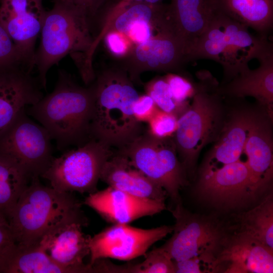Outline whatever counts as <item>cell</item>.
Here are the masks:
<instances>
[{"mask_svg":"<svg viewBox=\"0 0 273 273\" xmlns=\"http://www.w3.org/2000/svg\"><path fill=\"white\" fill-rule=\"evenodd\" d=\"M94 102L93 83L81 86L62 70L53 92L26 108V111L47 130L58 149L63 150L93 139L90 125Z\"/></svg>","mask_w":273,"mask_h":273,"instance_id":"cell-1","label":"cell"},{"mask_svg":"<svg viewBox=\"0 0 273 273\" xmlns=\"http://www.w3.org/2000/svg\"><path fill=\"white\" fill-rule=\"evenodd\" d=\"M40 42L34 57L38 81L46 89L49 69L70 55L85 85L94 82L93 67L95 38L87 22L72 10L54 3L46 11L40 31Z\"/></svg>","mask_w":273,"mask_h":273,"instance_id":"cell-2","label":"cell"},{"mask_svg":"<svg viewBox=\"0 0 273 273\" xmlns=\"http://www.w3.org/2000/svg\"><path fill=\"white\" fill-rule=\"evenodd\" d=\"M76 223L87 226L81 204L71 192L56 190L32 177L18 199L8 224L17 246L37 243L48 232Z\"/></svg>","mask_w":273,"mask_h":273,"instance_id":"cell-3","label":"cell"},{"mask_svg":"<svg viewBox=\"0 0 273 273\" xmlns=\"http://www.w3.org/2000/svg\"><path fill=\"white\" fill-rule=\"evenodd\" d=\"M93 84L92 137L112 148L121 149L145 131L132 112L133 104L140 95L120 66L102 71L96 76Z\"/></svg>","mask_w":273,"mask_h":273,"instance_id":"cell-4","label":"cell"},{"mask_svg":"<svg viewBox=\"0 0 273 273\" xmlns=\"http://www.w3.org/2000/svg\"><path fill=\"white\" fill-rule=\"evenodd\" d=\"M197 76V92L191 104L178 117L172 136L187 177L195 173L202 149L217 141L226 119L221 96L217 92L219 84L208 71L199 72Z\"/></svg>","mask_w":273,"mask_h":273,"instance_id":"cell-5","label":"cell"},{"mask_svg":"<svg viewBox=\"0 0 273 273\" xmlns=\"http://www.w3.org/2000/svg\"><path fill=\"white\" fill-rule=\"evenodd\" d=\"M175 219L173 234L161 247L175 261L193 257L215 262L234 230L214 215L194 214L182 205L175 204L170 210Z\"/></svg>","mask_w":273,"mask_h":273,"instance_id":"cell-6","label":"cell"},{"mask_svg":"<svg viewBox=\"0 0 273 273\" xmlns=\"http://www.w3.org/2000/svg\"><path fill=\"white\" fill-rule=\"evenodd\" d=\"M117 151L161 187L175 204L181 203L179 191L187 185L188 177L179 160L172 136L159 139L145 130Z\"/></svg>","mask_w":273,"mask_h":273,"instance_id":"cell-7","label":"cell"},{"mask_svg":"<svg viewBox=\"0 0 273 273\" xmlns=\"http://www.w3.org/2000/svg\"><path fill=\"white\" fill-rule=\"evenodd\" d=\"M107 144L92 139L84 145L53 157L41 176L54 189L90 194L97 187L103 167L114 154Z\"/></svg>","mask_w":273,"mask_h":273,"instance_id":"cell-8","label":"cell"},{"mask_svg":"<svg viewBox=\"0 0 273 273\" xmlns=\"http://www.w3.org/2000/svg\"><path fill=\"white\" fill-rule=\"evenodd\" d=\"M29 116L23 109L0 132V158L15 164L31 179L41 177L53 157L49 133Z\"/></svg>","mask_w":273,"mask_h":273,"instance_id":"cell-9","label":"cell"},{"mask_svg":"<svg viewBox=\"0 0 273 273\" xmlns=\"http://www.w3.org/2000/svg\"><path fill=\"white\" fill-rule=\"evenodd\" d=\"M195 191L203 202L226 211L245 208L259 198L247 161L241 160L218 168L200 170Z\"/></svg>","mask_w":273,"mask_h":273,"instance_id":"cell-10","label":"cell"},{"mask_svg":"<svg viewBox=\"0 0 273 273\" xmlns=\"http://www.w3.org/2000/svg\"><path fill=\"white\" fill-rule=\"evenodd\" d=\"M121 61L120 66L135 83H141L140 76L144 72L174 73L189 63L185 47L167 25L147 41L134 45Z\"/></svg>","mask_w":273,"mask_h":273,"instance_id":"cell-11","label":"cell"},{"mask_svg":"<svg viewBox=\"0 0 273 273\" xmlns=\"http://www.w3.org/2000/svg\"><path fill=\"white\" fill-rule=\"evenodd\" d=\"M173 230V225L143 229L128 224H113L90 236L88 264L102 259L129 260L144 255L151 246Z\"/></svg>","mask_w":273,"mask_h":273,"instance_id":"cell-12","label":"cell"},{"mask_svg":"<svg viewBox=\"0 0 273 273\" xmlns=\"http://www.w3.org/2000/svg\"><path fill=\"white\" fill-rule=\"evenodd\" d=\"M46 12L43 0H1L0 22L30 72L34 67L36 40Z\"/></svg>","mask_w":273,"mask_h":273,"instance_id":"cell-13","label":"cell"},{"mask_svg":"<svg viewBox=\"0 0 273 273\" xmlns=\"http://www.w3.org/2000/svg\"><path fill=\"white\" fill-rule=\"evenodd\" d=\"M271 118L265 108L254 110L244 148L252 185L259 198L270 188L273 178Z\"/></svg>","mask_w":273,"mask_h":273,"instance_id":"cell-14","label":"cell"},{"mask_svg":"<svg viewBox=\"0 0 273 273\" xmlns=\"http://www.w3.org/2000/svg\"><path fill=\"white\" fill-rule=\"evenodd\" d=\"M83 203L113 224H128L166 209L165 201L139 197L110 186L88 194Z\"/></svg>","mask_w":273,"mask_h":273,"instance_id":"cell-15","label":"cell"},{"mask_svg":"<svg viewBox=\"0 0 273 273\" xmlns=\"http://www.w3.org/2000/svg\"><path fill=\"white\" fill-rule=\"evenodd\" d=\"M272 272L273 249L235 229L215 262L214 272Z\"/></svg>","mask_w":273,"mask_h":273,"instance_id":"cell-16","label":"cell"},{"mask_svg":"<svg viewBox=\"0 0 273 273\" xmlns=\"http://www.w3.org/2000/svg\"><path fill=\"white\" fill-rule=\"evenodd\" d=\"M82 226L72 223L62 225L48 232L37 243L48 255L71 273L92 272L84 258L89 255L90 235H85Z\"/></svg>","mask_w":273,"mask_h":273,"instance_id":"cell-17","label":"cell"},{"mask_svg":"<svg viewBox=\"0 0 273 273\" xmlns=\"http://www.w3.org/2000/svg\"><path fill=\"white\" fill-rule=\"evenodd\" d=\"M259 66L250 69L244 67L228 82L219 85L221 96L239 99L254 98L272 115L273 106V47L266 50L257 59Z\"/></svg>","mask_w":273,"mask_h":273,"instance_id":"cell-18","label":"cell"},{"mask_svg":"<svg viewBox=\"0 0 273 273\" xmlns=\"http://www.w3.org/2000/svg\"><path fill=\"white\" fill-rule=\"evenodd\" d=\"M22 66L0 71V132L18 113L43 96L38 80Z\"/></svg>","mask_w":273,"mask_h":273,"instance_id":"cell-19","label":"cell"},{"mask_svg":"<svg viewBox=\"0 0 273 273\" xmlns=\"http://www.w3.org/2000/svg\"><path fill=\"white\" fill-rule=\"evenodd\" d=\"M167 23L186 48L206 31L219 12L216 0H170Z\"/></svg>","mask_w":273,"mask_h":273,"instance_id":"cell-20","label":"cell"},{"mask_svg":"<svg viewBox=\"0 0 273 273\" xmlns=\"http://www.w3.org/2000/svg\"><path fill=\"white\" fill-rule=\"evenodd\" d=\"M254 110H235L226 118L215 145L208 152L200 170L213 169L240 160Z\"/></svg>","mask_w":273,"mask_h":273,"instance_id":"cell-21","label":"cell"},{"mask_svg":"<svg viewBox=\"0 0 273 273\" xmlns=\"http://www.w3.org/2000/svg\"><path fill=\"white\" fill-rule=\"evenodd\" d=\"M100 179L109 186L139 197L165 201L166 192L118 152L108 160Z\"/></svg>","mask_w":273,"mask_h":273,"instance_id":"cell-22","label":"cell"},{"mask_svg":"<svg viewBox=\"0 0 273 273\" xmlns=\"http://www.w3.org/2000/svg\"><path fill=\"white\" fill-rule=\"evenodd\" d=\"M219 12L267 35L273 27V0H216Z\"/></svg>","mask_w":273,"mask_h":273,"instance_id":"cell-23","label":"cell"},{"mask_svg":"<svg viewBox=\"0 0 273 273\" xmlns=\"http://www.w3.org/2000/svg\"><path fill=\"white\" fill-rule=\"evenodd\" d=\"M235 230L273 249V198L270 193L251 209L236 215Z\"/></svg>","mask_w":273,"mask_h":273,"instance_id":"cell-24","label":"cell"},{"mask_svg":"<svg viewBox=\"0 0 273 273\" xmlns=\"http://www.w3.org/2000/svg\"><path fill=\"white\" fill-rule=\"evenodd\" d=\"M3 273H71L52 260L38 243L16 246Z\"/></svg>","mask_w":273,"mask_h":273,"instance_id":"cell-25","label":"cell"},{"mask_svg":"<svg viewBox=\"0 0 273 273\" xmlns=\"http://www.w3.org/2000/svg\"><path fill=\"white\" fill-rule=\"evenodd\" d=\"M29 180L15 164L0 158V221L9 225L11 214Z\"/></svg>","mask_w":273,"mask_h":273,"instance_id":"cell-26","label":"cell"},{"mask_svg":"<svg viewBox=\"0 0 273 273\" xmlns=\"http://www.w3.org/2000/svg\"><path fill=\"white\" fill-rule=\"evenodd\" d=\"M145 89L146 94L152 98L160 110L172 113L177 117L189 106L180 104L174 100L170 87L164 76L155 77L147 82Z\"/></svg>","mask_w":273,"mask_h":273,"instance_id":"cell-27","label":"cell"},{"mask_svg":"<svg viewBox=\"0 0 273 273\" xmlns=\"http://www.w3.org/2000/svg\"><path fill=\"white\" fill-rule=\"evenodd\" d=\"M144 256L142 262L128 265V272L174 273L173 260L161 247L147 252Z\"/></svg>","mask_w":273,"mask_h":273,"instance_id":"cell-28","label":"cell"},{"mask_svg":"<svg viewBox=\"0 0 273 273\" xmlns=\"http://www.w3.org/2000/svg\"><path fill=\"white\" fill-rule=\"evenodd\" d=\"M81 16L88 23L93 33L95 22L98 25L109 0H54Z\"/></svg>","mask_w":273,"mask_h":273,"instance_id":"cell-29","label":"cell"},{"mask_svg":"<svg viewBox=\"0 0 273 273\" xmlns=\"http://www.w3.org/2000/svg\"><path fill=\"white\" fill-rule=\"evenodd\" d=\"M169 84L174 100L179 104L188 106V100L193 98L197 90V83H194L186 76L168 72L164 76Z\"/></svg>","mask_w":273,"mask_h":273,"instance_id":"cell-30","label":"cell"},{"mask_svg":"<svg viewBox=\"0 0 273 273\" xmlns=\"http://www.w3.org/2000/svg\"><path fill=\"white\" fill-rule=\"evenodd\" d=\"M20 66L28 69L18 49L0 22V71Z\"/></svg>","mask_w":273,"mask_h":273,"instance_id":"cell-31","label":"cell"},{"mask_svg":"<svg viewBox=\"0 0 273 273\" xmlns=\"http://www.w3.org/2000/svg\"><path fill=\"white\" fill-rule=\"evenodd\" d=\"M177 119L176 115L158 109L148 122L147 131L159 139L171 137L176 130Z\"/></svg>","mask_w":273,"mask_h":273,"instance_id":"cell-32","label":"cell"},{"mask_svg":"<svg viewBox=\"0 0 273 273\" xmlns=\"http://www.w3.org/2000/svg\"><path fill=\"white\" fill-rule=\"evenodd\" d=\"M106 50L113 57L120 60L131 52L134 44L124 33L116 30L106 31L102 36Z\"/></svg>","mask_w":273,"mask_h":273,"instance_id":"cell-33","label":"cell"},{"mask_svg":"<svg viewBox=\"0 0 273 273\" xmlns=\"http://www.w3.org/2000/svg\"><path fill=\"white\" fill-rule=\"evenodd\" d=\"M159 109L154 100L147 94L140 95L132 105V112L135 120L148 122Z\"/></svg>","mask_w":273,"mask_h":273,"instance_id":"cell-34","label":"cell"},{"mask_svg":"<svg viewBox=\"0 0 273 273\" xmlns=\"http://www.w3.org/2000/svg\"><path fill=\"white\" fill-rule=\"evenodd\" d=\"M16 246L9 225L0 221V273H3Z\"/></svg>","mask_w":273,"mask_h":273,"instance_id":"cell-35","label":"cell"},{"mask_svg":"<svg viewBox=\"0 0 273 273\" xmlns=\"http://www.w3.org/2000/svg\"><path fill=\"white\" fill-rule=\"evenodd\" d=\"M154 31H156V28L151 23L141 20L133 23L125 34L135 45L149 40L154 35Z\"/></svg>","mask_w":273,"mask_h":273,"instance_id":"cell-36","label":"cell"},{"mask_svg":"<svg viewBox=\"0 0 273 273\" xmlns=\"http://www.w3.org/2000/svg\"><path fill=\"white\" fill-rule=\"evenodd\" d=\"M125 3H145L151 4H156L162 3L164 0H117Z\"/></svg>","mask_w":273,"mask_h":273,"instance_id":"cell-37","label":"cell"}]
</instances>
